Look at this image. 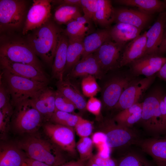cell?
Segmentation results:
<instances>
[{"instance_id":"obj_1","label":"cell","mask_w":166,"mask_h":166,"mask_svg":"<svg viewBox=\"0 0 166 166\" xmlns=\"http://www.w3.org/2000/svg\"><path fill=\"white\" fill-rule=\"evenodd\" d=\"M16 144L27 157L49 166H60L66 162L60 149L49 139L29 136Z\"/></svg>"},{"instance_id":"obj_2","label":"cell","mask_w":166,"mask_h":166,"mask_svg":"<svg viewBox=\"0 0 166 166\" xmlns=\"http://www.w3.org/2000/svg\"><path fill=\"white\" fill-rule=\"evenodd\" d=\"M33 30L28 35L26 42L37 56L47 64H53L62 31L50 21Z\"/></svg>"},{"instance_id":"obj_3","label":"cell","mask_w":166,"mask_h":166,"mask_svg":"<svg viewBox=\"0 0 166 166\" xmlns=\"http://www.w3.org/2000/svg\"><path fill=\"white\" fill-rule=\"evenodd\" d=\"M0 79L10 92L14 107L23 100L31 99L48 85L17 75L3 69H1Z\"/></svg>"},{"instance_id":"obj_4","label":"cell","mask_w":166,"mask_h":166,"mask_svg":"<svg viewBox=\"0 0 166 166\" xmlns=\"http://www.w3.org/2000/svg\"><path fill=\"white\" fill-rule=\"evenodd\" d=\"M164 92L160 89L154 90L142 102L141 118L139 122L154 136L166 132V122L160 112L159 102Z\"/></svg>"},{"instance_id":"obj_5","label":"cell","mask_w":166,"mask_h":166,"mask_svg":"<svg viewBox=\"0 0 166 166\" xmlns=\"http://www.w3.org/2000/svg\"><path fill=\"white\" fill-rule=\"evenodd\" d=\"M12 115V122L15 129L20 133L35 131L44 118L34 107L30 99L23 100L16 104Z\"/></svg>"},{"instance_id":"obj_6","label":"cell","mask_w":166,"mask_h":166,"mask_svg":"<svg viewBox=\"0 0 166 166\" xmlns=\"http://www.w3.org/2000/svg\"><path fill=\"white\" fill-rule=\"evenodd\" d=\"M0 57L13 62L31 65L46 73L37 56L26 42L15 40L2 44L0 47Z\"/></svg>"},{"instance_id":"obj_7","label":"cell","mask_w":166,"mask_h":166,"mask_svg":"<svg viewBox=\"0 0 166 166\" xmlns=\"http://www.w3.org/2000/svg\"><path fill=\"white\" fill-rule=\"evenodd\" d=\"M26 8L24 0H0V30H14L20 27L24 19Z\"/></svg>"},{"instance_id":"obj_8","label":"cell","mask_w":166,"mask_h":166,"mask_svg":"<svg viewBox=\"0 0 166 166\" xmlns=\"http://www.w3.org/2000/svg\"><path fill=\"white\" fill-rule=\"evenodd\" d=\"M105 127L106 142L110 149L127 148L140 139L135 130L116 124L113 119L106 121Z\"/></svg>"},{"instance_id":"obj_9","label":"cell","mask_w":166,"mask_h":166,"mask_svg":"<svg viewBox=\"0 0 166 166\" xmlns=\"http://www.w3.org/2000/svg\"><path fill=\"white\" fill-rule=\"evenodd\" d=\"M48 122L43 126L48 139L60 150L75 154L76 143L73 128Z\"/></svg>"},{"instance_id":"obj_10","label":"cell","mask_w":166,"mask_h":166,"mask_svg":"<svg viewBox=\"0 0 166 166\" xmlns=\"http://www.w3.org/2000/svg\"><path fill=\"white\" fill-rule=\"evenodd\" d=\"M155 78V75L143 78H134L123 91L114 108L121 111L139 102Z\"/></svg>"},{"instance_id":"obj_11","label":"cell","mask_w":166,"mask_h":166,"mask_svg":"<svg viewBox=\"0 0 166 166\" xmlns=\"http://www.w3.org/2000/svg\"><path fill=\"white\" fill-rule=\"evenodd\" d=\"M52 0H34L27 14L22 33L37 29L49 21Z\"/></svg>"},{"instance_id":"obj_12","label":"cell","mask_w":166,"mask_h":166,"mask_svg":"<svg viewBox=\"0 0 166 166\" xmlns=\"http://www.w3.org/2000/svg\"><path fill=\"white\" fill-rule=\"evenodd\" d=\"M124 46L115 42L111 38L93 53L103 72H107L119 67L121 53Z\"/></svg>"},{"instance_id":"obj_13","label":"cell","mask_w":166,"mask_h":166,"mask_svg":"<svg viewBox=\"0 0 166 166\" xmlns=\"http://www.w3.org/2000/svg\"><path fill=\"white\" fill-rule=\"evenodd\" d=\"M136 77L128 74L120 75L112 77L106 83L102 94L105 106L114 108L124 90Z\"/></svg>"},{"instance_id":"obj_14","label":"cell","mask_w":166,"mask_h":166,"mask_svg":"<svg viewBox=\"0 0 166 166\" xmlns=\"http://www.w3.org/2000/svg\"><path fill=\"white\" fill-rule=\"evenodd\" d=\"M1 68L17 75L30 79L49 83V79L45 73L29 64L12 62L0 57Z\"/></svg>"},{"instance_id":"obj_15","label":"cell","mask_w":166,"mask_h":166,"mask_svg":"<svg viewBox=\"0 0 166 166\" xmlns=\"http://www.w3.org/2000/svg\"><path fill=\"white\" fill-rule=\"evenodd\" d=\"M166 62V57L148 55L144 56L129 65L133 75H143L148 77L156 74Z\"/></svg>"},{"instance_id":"obj_16","label":"cell","mask_w":166,"mask_h":166,"mask_svg":"<svg viewBox=\"0 0 166 166\" xmlns=\"http://www.w3.org/2000/svg\"><path fill=\"white\" fill-rule=\"evenodd\" d=\"M136 144L152 158L157 166H166V136L140 139Z\"/></svg>"},{"instance_id":"obj_17","label":"cell","mask_w":166,"mask_h":166,"mask_svg":"<svg viewBox=\"0 0 166 166\" xmlns=\"http://www.w3.org/2000/svg\"><path fill=\"white\" fill-rule=\"evenodd\" d=\"M55 95L56 91L48 85L30 99L33 105L46 121H49L55 111Z\"/></svg>"},{"instance_id":"obj_18","label":"cell","mask_w":166,"mask_h":166,"mask_svg":"<svg viewBox=\"0 0 166 166\" xmlns=\"http://www.w3.org/2000/svg\"><path fill=\"white\" fill-rule=\"evenodd\" d=\"M166 11L159 13L152 25L146 31V43L145 55H157L161 44L165 23Z\"/></svg>"},{"instance_id":"obj_19","label":"cell","mask_w":166,"mask_h":166,"mask_svg":"<svg viewBox=\"0 0 166 166\" xmlns=\"http://www.w3.org/2000/svg\"><path fill=\"white\" fill-rule=\"evenodd\" d=\"M114 21L116 23H123L135 26L141 30L150 23L152 15L138 10L126 8L115 9Z\"/></svg>"},{"instance_id":"obj_20","label":"cell","mask_w":166,"mask_h":166,"mask_svg":"<svg viewBox=\"0 0 166 166\" xmlns=\"http://www.w3.org/2000/svg\"><path fill=\"white\" fill-rule=\"evenodd\" d=\"M146 43V31L128 42L122 52L119 67L129 65L144 56Z\"/></svg>"},{"instance_id":"obj_21","label":"cell","mask_w":166,"mask_h":166,"mask_svg":"<svg viewBox=\"0 0 166 166\" xmlns=\"http://www.w3.org/2000/svg\"><path fill=\"white\" fill-rule=\"evenodd\" d=\"M69 38L62 32L59 36L52 65V78L58 81L64 79V70L67 61V51Z\"/></svg>"},{"instance_id":"obj_22","label":"cell","mask_w":166,"mask_h":166,"mask_svg":"<svg viewBox=\"0 0 166 166\" xmlns=\"http://www.w3.org/2000/svg\"><path fill=\"white\" fill-rule=\"evenodd\" d=\"M102 72L93 53L81 58L68 74L67 76L72 77L89 75L97 76L101 75Z\"/></svg>"},{"instance_id":"obj_23","label":"cell","mask_w":166,"mask_h":166,"mask_svg":"<svg viewBox=\"0 0 166 166\" xmlns=\"http://www.w3.org/2000/svg\"><path fill=\"white\" fill-rule=\"evenodd\" d=\"M27 157L17 144L6 143L0 145V166H24Z\"/></svg>"},{"instance_id":"obj_24","label":"cell","mask_w":166,"mask_h":166,"mask_svg":"<svg viewBox=\"0 0 166 166\" xmlns=\"http://www.w3.org/2000/svg\"><path fill=\"white\" fill-rule=\"evenodd\" d=\"M141 30L131 25L117 23L110 29L112 39L115 42L125 46L139 36Z\"/></svg>"},{"instance_id":"obj_25","label":"cell","mask_w":166,"mask_h":166,"mask_svg":"<svg viewBox=\"0 0 166 166\" xmlns=\"http://www.w3.org/2000/svg\"><path fill=\"white\" fill-rule=\"evenodd\" d=\"M114 2L120 5L137 8L150 15L166 11V0H117Z\"/></svg>"},{"instance_id":"obj_26","label":"cell","mask_w":166,"mask_h":166,"mask_svg":"<svg viewBox=\"0 0 166 166\" xmlns=\"http://www.w3.org/2000/svg\"><path fill=\"white\" fill-rule=\"evenodd\" d=\"M111 38L110 29L108 28L99 30L86 36L83 40L84 51L81 58L94 53Z\"/></svg>"},{"instance_id":"obj_27","label":"cell","mask_w":166,"mask_h":166,"mask_svg":"<svg viewBox=\"0 0 166 166\" xmlns=\"http://www.w3.org/2000/svg\"><path fill=\"white\" fill-rule=\"evenodd\" d=\"M56 85L57 90L70 100L77 109L82 111L86 109L87 102L84 97L68 79L58 81Z\"/></svg>"},{"instance_id":"obj_28","label":"cell","mask_w":166,"mask_h":166,"mask_svg":"<svg viewBox=\"0 0 166 166\" xmlns=\"http://www.w3.org/2000/svg\"><path fill=\"white\" fill-rule=\"evenodd\" d=\"M68 38L67 61L64 70V77L65 74H68L81 60L84 51L83 43L84 38Z\"/></svg>"},{"instance_id":"obj_29","label":"cell","mask_w":166,"mask_h":166,"mask_svg":"<svg viewBox=\"0 0 166 166\" xmlns=\"http://www.w3.org/2000/svg\"><path fill=\"white\" fill-rule=\"evenodd\" d=\"M142 102L137 103L130 107L120 111L113 119L117 124L127 128H132L141 118Z\"/></svg>"},{"instance_id":"obj_30","label":"cell","mask_w":166,"mask_h":166,"mask_svg":"<svg viewBox=\"0 0 166 166\" xmlns=\"http://www.w3.org/2000/svg\"><path fill=\"white\" fill-rule=\"evenodd\" d=\"M92 22L82 15L67 24L63 32L68 37L84 38L92 33Z\"/></svg>"},{"instance_id":"obj_31","label":"cell","mask_w":166,"mask_h":166,"mask_svg":"<svg viewBox=\"0 0 166 166\" xmlns=\"http://www.w3.org/2000/svg\"><path fill=\"white\" fill-rule=\"evenodd\" d=\"M115 8L109 0H98V6L93 22L108 28L114 21Z\"/></svg>"},{"instance_id":"obj_32","label":"cell","mask_w":166,"mask_h":166,"mask_svg":"<svg viewBox=\"0 0 166 166\" xmlns=\"http://www.w3.org/2000/svg\"><path fill=\"white\" fill-rule=\"evenodd\" d=\"M79 7L60 5L56 9L54 15L55 21L60 24H66L82 15Z\"/></svg>"},{"instance_id":"obj_33","label":"cell","mask_w":166,"mask_h":166,"mask_svg":"<svg viewBox=\"0 0 166 166\" xmlns=\"http://www.w3.org/2000/svg\"><path fill=\"white\" fill-rule=\"evenodd\" d=\"M117 166H154L141 154L134 152H127L117 162Z\"/></svg>"},{"instance_id":"obj_34","label":"cell","mask_w":166,"mask_h":166,"mask_svg":"<svg viewBox=\"0 0 166 166\" xmlns=\"http://www.w3.org/2000/svg\"><path fill=\"white\" fill-rule=\"evenodd\" d=\"M80 117L72 113L55 110L49 121L55 124L73 128Z\"/></svg>"},{"instance_id":"obj_35","label":"cell","mask_w":166,"mask_h":166,"mask_svg":"<svg viewBox=\"0 0 166 166\" xmlns=\"http://www.w3.org/2000/svg\"><path fill=\"white\" fill-rule=\"evenodd\" d=\"M93 144L92 139L88 137L81 138L76 144V148L78 152L80 160L86 162L93 156Z\"/></svg>"},{"instance_id":"obj_36","label":"cell","mask_w":166,"mask_h":166,"mask_svg":"<svg viewBox=\"0 0 166 166\" xmlns=\"http://www.w3.org/2000/svg\"><path fill=\"white\" fill-rule=\"evenodd\" d=\"M81 88L83 94L89 98L94 97L100 90L94 76L91 75L83 78L81 82Z\"/></svg>"},{"instance_id":"obj_37","label":"cell","mask_w":166,"mask_h":166,"mask_svg":"<svg viewBox=\"0 0 166 166\" xmlns=\"http://www.w3.org/2000/svg\"><path fill=\"white\" fill-rule=\"evenodd\" d=\"M55 110L72 113L77 108L68 99L58 90L56 91Z\"/></svg>"},{"instance_id":"obj_38","label":"cell","mask_w":166,"mask_h":166,"mask_svg":"<svg viewBox=\"0 0 166 166\" xmlns=\"http://www.w3.org/2000/svg\"><path fill=\"white\" fill-rule=\"evenodd\" d=\"M81 3L83 15L93 22L97 8L98 0H81Z\"/></svg>"},{"instance_id":"obj_39","label":"cell","mask_w":166,"mask_h":166,"mask_svg":"<svg viewBox=\"0 0 166 166\" xmlns=\"http://www.w3.org/2000/svg\"><path fill=\"white\" fill-rule=\"evenodd\" d=\"M74 128L77 134L81 138L88 137L92 133L93 130L92 123L81 117Z\"/></svg>"},{"instance_id":"obj_40","label":"cell","mask_w":166,"mask_h":166,"mask_svg":"<svg viewBox=\"0 0 166 166\" xmlns=\"http://www.w3.org/2000/svg\"><path fill=\"white\" fill-rule=\"evenodd\" d=\"M13 111V108L0 109V132L2 137L4 138L7 132Z\"/></svg>"},{"instance_id":"obj_41","label":"cell","mask_w":166,"mask_h":166,"mask_svg":"<svg viewBox=\"0 0 166 166\" xmlns=\"http://www.w3.org/2000/svg\"><path fill=\"white\" fill-rule=\"evenodd\" d=\"M11 97L6 86L0 79V109L13 108Z\"/></svg>"},{"instance_id":"obj_42","label":"cell","mask_w":166,"mask_h":166,"mask_svg":"<svg viewBox=\"0 0 166 166\" xmlns=\"http://www.w3.org/2000/svg\"><path fill=\"white\" fill-rule=\"evenodd\" d=\"M101 102L97 98L94 97L89 98L86 103V109L96 116L100 114L101 108Z\"/></svg>"},{"instance_id":"obj_43","label":"cell","mask_w":166,"mask_h":166,"mask_svg":"<svg viewBox=\"0 0 166 166\" xmlns=\"http://www.w3.org/2000/svg\"><path fill=\"white\" fill-rule=\"evenodd\" d=\"M91 159L99 166H117V162L111 158H101L97 155H93Z\"/></svg>"},{"instance_id":"obj_44","label":"cell","mask_w":166,"mask_h":166,"mask_svg":"<svg viewBox=\"0 0 166 166\" xmlns=\"http://www.w3.org/2000/svg\"><path fill=\"white\" fill-rule=\"evenodd\" d=\"M91 139L93 144L96 147L106 143V136L104 132H100L95 133L92 136Z\"/></svg>"},{"instance_id":"obj_45","label":"cell","mask_w":166,"mask_h":166,"mask_svg":"<svg viewBox=\"0 0 166 166\" xmlns=\"http://www.w3.org/2000/svg\"><path fill=\"white\" fill-rule=\"evenodd\" d=\"M98 152L97 155L103 158H108L110 156L111 149L108 146L106 143L97 147Z\"/></svg>"},{"instance_id":"obj_46","label":"cell","mask_w":166,"mask_h":166,"mask_svg":"<svg viewBox=\"0 0 166 166\" xmlns=\"http://www.w3.org/2000/svg\"><path fill=\"white\" fill-rule=\"evenodd\" d=\"M52 2L60 5H67L77 7L81 9V0H63L52 1Z\"/></svg>"},{"instance_id":"obj_47","label":"cell","mask_w":166,"mask_h":166,"mask_svg":"<svg viewBox=\"0 0 166 166\" xmlns=\"http://www.w3.org/2000/svg\"><path fill=\"white\" fill-rule=\"evenodd\" d=\"M166 54V21L165 23L164 34L161 44L159 48L158 55H162Z\"/></svg>"},{"instance_id":"obj_48","label":"cell","mask_w":166,"mask_h":166,"mask_svg":"<svg viewBox=\"0 0 166 166\" xmlns=\"http://www.w3.org/2000/svg\"><path fill=\"white\" fill-rule=\"evenodd\" d=\"M159 106L162 117L166 122V93H163L160 101Z\"/></svg>"},{"instance_id":"obj_49","label":"cell","mask_w":166,"mask_h":166,"mask_svg":"<svg viewBox=\"0 0 166 166\" xmlns=\"http://www.w3.org/2000/svg\"><path fill=\"white\" fill-rule=\"evenodd\" d=\"M24 166H49L42 162L27 157Z\"/></svg>"},{"instance_id":"obj_50","label":"cell","mask_w":166,"mask_h":166,"mask_svg":"<svg viewBox=\"0 0 166 166\" xmlns=\"http://www.w3.org/2000/svg\"><path fill=\"white\" fill-rule=\"evenodd\" d=\"M86 162L79 159L76 161L72 160L66 162L60 166H85Z\"/></svg>"},{"instance_id":"obj_51","label":"cell","mask_w":166,"mask_h":166,"mask_svg":"<svg viewBox=\"0 0 166 166\" xmlns=\"http://www.w3.org/2000/svg\"><path fill=\"white\" fill-rule=\"evenodd\" d=\"M159 78L166 81V62L156 74Z\"/></svg>"},{"instance_id":"obj_52","label":"cell","mask_w":166,"mask_h":166,"mask_svg":"<svg viewBox=\"0 0 166 166\" xmlns=\"http://www.w3.org/2000/svg\"><path fill=\"white\" fill-rule=\"evenodd\" d=\"M85 166H99L95 163L91 158L87 161L85 163Z\"/></svg>"}]
</instances>
